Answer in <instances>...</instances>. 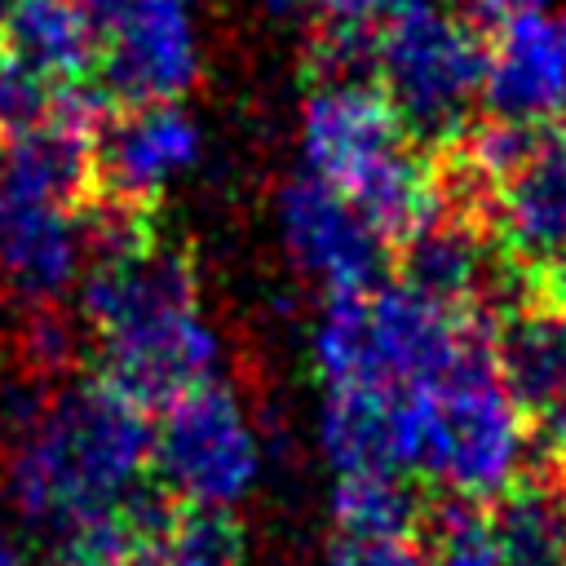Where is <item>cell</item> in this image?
Instances as JSON below:
<instances>
[{"mask_svg":"<svg viewBox=\"0 0 566 566\" xmlns=\"http://www.w3.org/2000/svg\"><path fill=\"white\" fill-rule=\"evenodd\" d=\"M155 424L102 376L57 385L35 420L4 442V500L53 544L119 513L150 469Z\"/></svg>","mask_w":566,"mask_h":566,"instance_id":"6da1fadb","label":"cell"},{"mask_svg":"<svg viewBox=\"0 0 566 566\" xmlns=\"http://www.w3.org/2000/svg\"><path fill=\"white\" fill-rule=\"evenodd\" d=\"M80 318L102 354L97 376L146 411L217 380L221 345L199 314L195 265L181 248L159 243V234L128 256L88 265Z\"/></svg>","mask_w":566,"mask_h":566,"instance_id":"7a4b0ae2","label":"cell"},{"mask_svg":"<svg viewBox=\"0 0 566 566\" xmlns=\"http://www.w3.org/2000/svg\"><path fill=\"white\" fill-rule=\"evenodd\" d=\"M495 310L447 314L402 283L332 292L314 327V363L327 389H424L442 380Z\"/></svg>","mask_w":566,"mask_h":566,"instance_id":"3957f363","label":"cell"},{"mask_svg":"<svg viewBox=\"0 0 566 566\" xmlns=\"http://www.w3.org/2000/svg\"><path fill=\"white\" fill-rule=\"evenodd\" d=\"M526 420L495 367V318L482 323L455 367L420 389L416 473L451 500L491 504L522 478Z\"/></svg>","mask_w":566,"mask_h":566,"instance_id":"277c9868","label":"cell"},{"mask_svg":"<svg viewBox=\"0 0 566 566\" xmlns=\"http://www.w3.org/2000/svg\"><path fill=\"white\" fill-rule=\"evenodd\" d=\"M486 80V40L460 18L402 9L376 22V88L389 97L411 137H447L469 119Z\"/></svg>","mask_w":566,"mask_h":566,"instance_id":"5b68a950","label":"cell"},{"mask_svg":"<svg viewBox=\"0 0 566 566\" xmlns=\"http://www.w3.org/2000/svg\"><path fill=\"white\" fill-rule=\"evenodd\" d=\"M150 464L177 504L230 513L261 473V442L239 394L203 380L159 407Z\"/></svg>","mask_w":566,"mask_h":566,"instance_id":"8992f818","label":"cell"},{"mask_svg":"<svg viewBox=\"0 0 566 566\" xmlns=\"http://www.w3.org/2000/svg\"><path fill=\"white\" fill-rule=\"evenodd\" d=\"M416 146L411 128L398 119L376 84H314L301 111L305 172L354 195L376 168Z\"/></svg>","mask_w":566,"mask_h":566,"instance_id":"52a82bcc","label":"cell"},{"mask_svg":"<svg viewBox=\"0 0 566 566\" xmlns=\"http://www.w3.org/2000/svg\"><path fill=\"white\" fill-rule=\"evenodd\" d=\"M97 40L102 93L124 106L177 102L199 80V27L190 0H137Z\"/></svg>","mask_w":566,"mask_h":566,"instance_id":"ba28073f","label":"cell"},{"mask_svg":"<svg viewBox=\"0 0 566 566\" xmlns=\"http://www.w3.org/2000/svg\"><path fill=\"white\" fill-rule=\"evenodd\" d=\"M279 226L292 261L323 279L327 292H354L385 279L389 248L371 234L358 208L314 172H301L279 195Z\"/></svg>","mask_w":566,"mask_h":566,"instance_id":"9c48e42d","label":"cell"},{"mask_svg":"<svg viewBox=\"0 0 566 566\" xmlns=\"http://www.w3.org/2000/svg\"><path fill=\"white\" fill-rule=\"evenodd\" d=\"M203 150L199 124L177 102L124 106V115H106L93 146L97 195L146 203L186 168H195Z\"/></svg>","mask_w":566,"mask_h":566,"instance_id":"30bf717a","label":"cell"},{"mask_svg":"<svg viewBox=\"0 0 566 566\" xmlns=\"http://www.w3.org/2000/svg\"><path fill=\"white\" fill-rule=\"evenodd\" d=\"M323 455L336 473H416L420 389H327L318 416Z\"/></svg>","mask_w":566,"mask_h":566,"instance_id":"8fae6325","label":"cell"},{"mask_svg":"<svg viewBox=\"0 0 566 566\" xmlns=\"http://www.w3.org/2000/svg\"><path fill=\"white\" fill-rule=\"evenodd\" d=\"M80 212L0 190V279L27 305L57 301L84 270Z\"/></svg>","mask_w":566,"mask_h":566,"instance_id":"7c38bea8","label":"cell"},{"mask_svg":"<svg viewBox=\"0 0 566 566\" xmlns=\"http://www.w3.org/2000/svg\"><path fill=\"white\" fill-rule=\"evenodd\" d=\"M394 283H402L407 292L424 296L429 305L447 310V314H464V310H478L486 305L482 292H486V270H491V256L500 261L495 252V239L455 217V212H442L433 208L429 221L407 234L394 252Z\"/></svg>","mask_w":566,"mask_h":566,"instance_id":"4fadbf2b","label":"cell"},{"mask_svg":"<svg viewBox=\"0 0 566 566\" xmlns=\"http://www.w3.org/2000/svg\"><path fill=\"white\" fill-rule=\"evenodd\" d=\"M482 97L491 115L557 124L566 106V40L553 22L526 18L486 40Z\"/></svg>","mask_w":566,"mask_h":566,"instance_id":"5bb4252c","label":"cell"},{"mask_svg":"<svg viewBox=\"0 0 566 566\" xmlns=\"http://www.w3.org/2000/svg\"><path fill=\"white\" fill-rule=\"evenodd\" d=\"M566 248V128L553 124L544 146L517 168L495 203V252L504 274Z\"/></svg>","mask_w":566,"mask_h":566,"instance_id":"9a60e30c","label":"cell"},{"mask_svg":"<svg viewBox=\"0 0 566 566\" xmlns=\"http://www.w3.org/2000/svg\"><path fill=\"white\" fill-rule=\"evenodd\" d=\"M93 146H97V133L71 119L9 137L0 142V190L84 212V203L97 190Z\"/></svg>","mask_w":566,"mask_h":566,"instance_id":"2e32d148","label":"cell"},{"mask_svg":"<svg viewBox=\"0 0 566 566\" xmlns=\"http://www.w3.org/2000/svg\"><path fill=\"white\" fill-rule=\"evenodd\" d=\"M495 367L522 416L566 402V314L504 305L495 314Z\"/></svg>","mask_w":566,"mask_h":566,"instance_id":"e0dca14e","label":"cell"},{"mask_svg":"<svg viewBox=\"0 0 566 566\" xmlns=\"http://www.w3.org/2000/svg\"><path fill=\"white\" fill-rule=\"evenodd\" d=\"M0 49L35 71L75 84L97 66V31L75 0H13Z\"/></svg>","mask_w":566,"mask_h":566,"instance_id":"ac0fdd59","label":"cell"},{"mask_svg":"<svg viewBox=\"0 0 566 566\" xmlns=\"http://www.w3.org/2000/svg\"><path fill=\"white\" fill-rule=\"evenodd\" d=\"M486 522L509 566H562L566 562V486L548 478H517L486 504Z\"/></svg>","mask_w":566,"mask_h":566,"instance_id":"d6986e66","label":"cell"},{"mask_svg":"<svg viewBox=\"0 0 566 566\" xmlns=\"http://www.w3.org/2000/svg\"><path fill=\"white\" fill-rule=\"evenodd\" d=\"M424 509L407 473H336L332 486V517L345 539H407Z\"/></svg>","mask_w":566,"mask_h":566,"instance_id":"ffe728a7","label":"cell"},{"mask_svg":"<svg viewBox=\"0 0 566 566\" xmlns=\"http://www.w3.org/2000/svg\"><path fill=\"white\" fill-rule=\"evenodd\" d=\"M133 566H243V535L221 509L177 504L172 517L142 539Z\"/></svg>","mask_w":566,"mask_h":566,"instance_id":"44dd1931","label":"cell"},{"mask_svg":"<svg viewBox=\"0 0 566 566\" xmlns=\"http://www.w3.org/2000/svg\"><path fill=\"white\" fill-rule=\"evenodd\" d=\"M424 553L429 566H509L486 509L482 504H464V500H442L424 509Z\"/></svg>","mask_w":566,"mask_h":566,"instance_id":"7402d4cb","label":"cell"},{"mask_svg":"<svg viewBox=\"0 0 566 566\" xmlns=\"http://www.w3.org/2000/svg\"><path fill=\"white\" fill-rule=\"evenodd\" d=\"M80 345H84V332L75 327V318H66L57 310V301H44V305H27L22 310V323H18V363H22V376L31 380H57L75 367L80 358Z\"/></svg>","mask_w":566,"mask_h":566,"instance_id":"603a6c76","label":"cell"},{"mask_svg":"<svg viewBox=\"0 0 566 566\" xmlns=\"http://www.w3.org/2000/svg\"><path fill=\"white\" fill-rule=\"evenodd\" d=\"M522 420H526V451L535 460V478L566 486V402H553Z\"/></svg>","mask_w":566,"mask_h":566,"instance_id":"cb8c5ba5","label":"cell"},{"mask_svg":"<svg viewBox=\"0 0 566 566\" xmlns=\"http://www.w3.org/2000/svg\"><path fill=\"white\" fill-rule=\"evenodd\" d=\"M509 292L522 305L566 314V248H557V252H548L522 270H509Z\"/></svg>","mask_w":566,"mask_h":566,"instance_id":"d4e9b609","label":"cell"},{"mask_svg":"<svg viewBox=\"0 0 566 566\" xmlns=\"http://www.w3.org/2000/svg\"><path fill=\"white\" fill-rule=\"evenodd\" d=\"M318 566H429L424 544L407 539H336Z\"/></svg>","mask_w":566,"mask_h":566,"instance_id":"484cf974","label":"cell"},{"mask_svg":"<svg viewBox=\"0 0 566 566\" xmlns=\"http://www.w3.org/2000/svg\"><path fill=\"white\" fill-rule=\"evenodd\" d=\"M548 9V0H460V18L482 35H500L504 27L513 22H526V18H539Z\"/></svg>","mask_w":566,"mask_h":566,"instance_id":"4316f807","label":"cell"},{"mask_svg":"<svg viewBox=\"0 0 566 566\" xmlns=\"http://www.w3.org/2000/svg\"><path fill=\"white\" fill-rule=\"evenodd\" d=\"M75 4L84 9V18L93 22V31L102 35V31H106L115 18H124V13H128L137 0H75ZM97 44H102V40H97Z\"/></svg>","mask_w":566,"mask_h":566,"instance_id":"83f0119b","label":"cell"},{"mask_svg":"<svg viewBox=\"0 0 566 566\" xmlns=\"http://www.w3.org/2000/svg\"><path fill=\"white\" fill-rule=\"evenodd\" d=\"M0 566H35V562H31V553H27V544H22V539H18V531L9 526L4 509H0Z\"/></svg>","mask_w":566,"mask_h":566,"instance_id":"f1b7e54d","label":"cell"},{"mask_svg":"<svg viewBox=\"0 0 566 566\" xmlns=\"http://www.w3.org/2000/svg\"><path fill=\"white\" fill-rule=\"evenodd\" d=\"M9 9H13V0H0V35H4V22H9Z\"/></svg>","mask_w":566,"mask_h":566,"instance_id":"f546056e","label":"cell"},{"mask_svg":"<svg viewBox=\"0 0 566 566\" xmlns=\"http://www.w3.org/2000/svg\"><path fill=\"white\" fill-rule=\"evenodd\" d=\"M57 566H102V562H57Z\"/></svg>","mask_w":566,"mask_h":566,"instance_id":"4dcf8cb0","label":"cell"},{"mask_svg":"<svg viewBox=\"0 0 566 566\" xmlns=\"http://www.w3.org/2000/svg\"><path fill=\"white\" fill-rule=\"evenodd\" d=\"M557 124H562V128H566V106H562V119H557Z\"/></svg>","mask_w":566,"mask_h":566,"instance_id":"1f68e13d","label":"cell"},{"mask_svg":"<svg viewBox=\"0 0 566 566\" xmlns=\"http://www.w3.org/2000/svg\"><path fill=\"white\" fill-rule=\"evenodd\" d=\"M562 40H566V27H562Z\"/></svg>","mask_w":566,"mask_h":566,"instance_id":"d6a6232c","label":"cell"},{"mask_svg":"<svg viewBox=\"0 0 566 566\" xmlns=\"http://www.w3.org/2000/svg\"><path fill=\"white\" fill-rule=\"evenodd\" d=\"M562 566H566V562H562Z\"/></svg>","mask_w":566,"mask_h":566,"instance_id":"836d02e7","label":"cell"}]
</instances>
